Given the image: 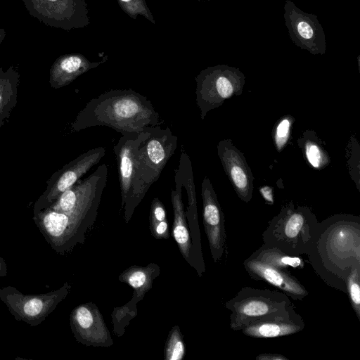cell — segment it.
Returning <instances> with one entry per match:
<instances>
[{"instance_id":"6da1fadb","label":"cell","mask_w":360,"mask_h":360,"mask_svg":"<svg viewBox=\"0 0 360 360\" xmlns=\"http://www.w3.org/2000/svg\"><path fill=\"white\" fill-rule=\"evenodd\" d=\"M307 256L326 285L346 293L347 274L360 266V217L335 214L319 222Z\"/></svg>"},{"instance_id":"7a4b0ae2","label":"cell","mask_w":360,"mask_h":360,"mask_svg":"<svg viewBox=\"0 0 360 360\" xmlns=\"http://www.w3.org/2000/svg\"><path fill=\"white\" fill-rule=\"evenodd\" d=\"M164 121L147 97L129 89L105 91L91 99L71 124L72 131L108 127L123 134L140 133Z\"/></svg>"},{"instance_id":"3957f363","label":"cell","mask_w":360,"mask_h":360,"mask_svg":"<svg viewBox=\"0 0 360 360\" xmlns=\"http://www.w3.org/2000/svg\"><path fill=\"white\" fill-rule=\"evenodd\" d=\"M101 198L77 207L69 212L46 208L33 214V220L44 239L57 253L63 255L83 244L92 227Z\"/></svg>"},{"instance_id":"277c9868","label":"cell","mask_w":360,"mask_h":360,"mask_svg":"<svg viewBox=\"0 0 360 360\" xmlns=\"http://www.w3.org/2000/svg\"><path fill=\"white\" fill-rule=\"evenodd\" d=\"M319 221L307 206L284 205L262 233L264 243L292 255H307L316 237Z\"/></svg>"},{"instance_id":"5b68a950","label":"cell","mask_w":360,"mask_h":360,"mask_svg":"<svg viewBox=\"0 0 360 360\" xmlns=\"http://www.w3.org/2000/svg\"><path fill=\"white\" fill-rule=\"evenodd\" d=\"M294 306L289 297L280 290L242 288L224 307L231 312L230 328L240 330L249 323L267 316L284 311Z\"/></svg>"},{"instance_id":"8992f818","label":"cell","mask_w":360,"mask_h":360,"mask_svg":"<svg viewBox=\"0 0 360 360\" xmlns=\"http://www.w3.org/2000/svg\"><path fill=\"white\" fill-rule=\"evenodd\" d=\"M195 80L196 104L203 120L208 112L226 100L242 94L245 76L238 68L217 65L201 70Z\"/></svg>"},{"instance_id":"52a82bcc","label":"cell","mask_w":360,"mask_h":360,"mask_svg":"<svg viewBox=\"0 0 360 360\" xmlns=\"http://www.w3.org/2000/svg\"><path fill=\"white\" fill-rule=\"evenodd\" d=\"M160 126L150 127L141 131L138 153L141 191L143 198L158 181L177 148V136L169 127L162 129Z\"/></svg>"},{"instance_id":"ba28073f","label":"cell","mask_w":360,"mask_h":360,"mask_svg":"<svg viewBox=\"0 0 360 360\" xmlns=\"http://www.w3.org/2000/svg\"><path fill=\"white\" fill-rule=\"evenodd\" d=\"M141 132L128 133L120 138L114 146L121 192V208L128 223L136 207L143 200L139 168L138 147Z\"/></svg>"},{"instance_id":"9c48e42d","label":"cell","mask_w":360,"mask_h":360,"mask_svg":"<svg viewBox=\"0 0 360 360\" xmlns=\"http://www.w3.org/2000/svg\"><path fill=\"white\" fill-rule=\"evenodd\" d=\"M71 285L65 282L60 288L40 294H25L13 286L0 288V300L16 321L37 326L55 310L70 293Z\"/></svg>"},{"instance_id":"30bf717a","label":"cell","mask_w":360,"mask_h":360,"mask_svg":"<svg viewBox=\"0 0 360 360\" xmlns=\"http://www.w3.org/2000/svg\"><path fill=\"white\" fill-rule=\"evenodd\" d=\"M29 13L47 26L66 31L90 23L86 0H22Z\"/></svg>"},{"instance_id":"8fae6325","label":"cell","mask_w":360,"mask_h":360,"mask_svg":"<svg viewBox=\"0 0 360 360\" xmlns=\"http://www.w3.org/2000/svg\"><path fill=\"white\" fill-rule=\"evenodd\" d=\"M105 148H91L65 165L47 181L45 191L33 207V214L49 207L58 198L73 186L105 156Z\"/></svg>"},{"instance_id":"7c38bea8","label":"cell","mask_w":360,"mask_h":360,"mask_svg":"<svg viewBox=\"0 0 360 360\" xmlns=\"http://www.w3.org/2000/svg\"><path fill=\"white\" fill-rule=\"evenodd\" d=\"M283 10L285 24L292 42L313 55L325 54L326 34L317 16L302 11L290 0H285Z\"/></svg>"},{"instance_id":"4fadbf2b","label":"cell","mask_w":360,"mask_h":360,"mask_svg":"<svg viewBox=\"0 0 360 360\" xmlns=\"http://www.w3.org/2000/svg\"><path fill=\"white\" fill-rule=\"evenodd\" d=\"M202 220L214 262H220L227 252L225 217L212 184L207 176L201 184Z\"/></svg>"},{"instance_id":"5bb4252c","label":"cell","mask_w":360,"mask_h":360,"mask_svg":"<svg viewBox=\"0 0 360 360\" xmlns=\"http://www.w3.org/2000/svg\"><path fill=\"white\" fill-rule=\"evenodd\" d=\"M75 339L86 346L108 347L113 340L97 306L94 302L79 304L70 317Z\"/></svg>"},{"instance_id":"9a60e30c","label":"cell","mask_w":360,"mask_h":360,"mask_svg":"<svg viewBox=\"0 0 360 360\" xmlns=\"http://www.w3.org/2000/svg\"><path fill=\"white\" fill-rule=\"evenodd\" d=\"M222 167L238 198L249 202L253 196L254 176L243 153L232 139L220 141L217 146Z\"/></svg>"},{"instance_id":"2e32d148","label":"cell","mask_w":360,"mask_h":360,"mask_svg":"<svg viewBox=\"0 0 360 360\" xmlns=\"http://www.w3.org/2000/svg\"><path fill=\"white\" fill-rule=\"evenodd\" d=\"M248 275L255 281H261L278 289L294 300H303L308 290L287 269H280L251 257L243 262Z\"/></svg>"},{"instance_id":"e0dca14e","label":"cell","mask_w":360,"mask_h":360,"mask_svg":"<svg viewBox=\"0 0 360 360\" xmlns=\"http://www.w3.org/2000/svg\"><path fill=\"white\" fill-rule=\"evenodd\" d=\"M305 327L304 319L292 306L288 309L255 321L240 330L254 338H274L293 335Z\"/></svg>"},{"instance_id":"ac0fdd59","label":"cell","mask_w":360,"mask_h":360,"mask_svg":"<svg viewBox=\"0 0 360 360\" xmlns=\"http://www.w3.org/2000/svg\"><path fill=\"white\" fill-rule=\"evenodd\" d=\"M175 187L171 191V201L173 210L172 236L179 247L184 259L190 266L198 271L186 212L182 200V183L179 173L175 169Z\"/></svg>"},{"instance_id":"d6986e66","label":"cell","mask_w":360,"mask_h":360,"mask_svg":"<svg viewBox=\"0 0 360 360\" xmlns=\"http://www.w3.org/2000/svg\"><path fill=\"white\" fill-rule=\"evenodd\" d=\"M107 58L105 56L101 61L91 62L81 53L62 55L50 68L49 84L55 89L68 86L79 76L103 63Z\"/></svg>"},{"instance_id":"ffe728a7","label":"cell","mask_w":360,"mask_h":360,"mask_svg":"<svg viewBox=\"0 0 360 360\" xmlns=\"http://www.w3.org/2000/svg\"><path fill=\"white\" fill-rule=\"evenodd\" d=\"M160 274V266L154 263L146 266L132 265L123 271L118 277L119 281L128 284L134 290L132 299L129 302L136 306L151 289L153 281Z\"/></svg>"},{"instance_id":"44dd1931","label":"cell","mask_w":360,"mask_h":360,"mask_svg":"<svg viewBox=\"0 0 360 360\" xmlns=\"http://www.w3.org/2000/svg\"><path fill=\"white\" fill-rule=\"evenodd\" d=\"M183 187L188 197V207L186 217L188 221V228L193 248L195 258L198 264V274L200 277L205 272V264L202 252L200 232L198 219L197 200L195 190L194 179L187 178L183 181Z\"/></svg>"},{"instance_id":"7402d4cb","label":"cell","mask_w":360,"mask_h":360,"mask_svg":"<svg viewBox=\"0 0 360 360\" xmlns=\"http://www.w3.org/2000/svg\"><path fill=\"white\" fill-rule=\"evenodd\" d=\"M20 73L10 65L6 70L0 67V128L9 120L18 103Z\"/></svg>"},{"instance_id":"603a6c76","label":"cell","mask_w":360,"mask_h":360,"mask_svg":"<svg viewBox=\"0 0 360 360\" xmlns=\"http://www.w3.org/2000/svg\"><path fill=\"white\" fill-rule=\"evenodd\" d=\"M303 157L309 165L317 170H321L330 163V158L321 139L313 130L303 131L297 140Z\"/></svg>"},{"instance_id":"cb8c5ba5","label":"cell","mask_w":360,"mask_h":360,"mask_svg":"<svg viewBox=\"0 0 360 360\" xmlns=\"http://www.w3.org/2000/svg\"><path fill=\"white\" fill-rule=\"evenodd\" d=\"M280 269L288 267L302 269L305 266L304 260L299 255H292L281 250L264 243L250 256Z\"/></svg>"},{"instance_id":"d4e9b609","label":"cell","mask_w":360,"mask_h":360,"mask_svg":"<svg viewBox=\"0 0 360 360\" xmlns=\"http://www.w3.org/2000/svg\"><path fill=\"white\" fill-rule=\"evenodd\" d=\"M186 354L184 336L179 326H174L169 331L164 348L165 360H181Z\"/></svg>"},{"instance_id":"484cf974","label":"cell","mask_w":360,"mask_h":360,"mask_svg":"<svg viewBox=\"0 0 360 360\" xmlns=\"http://www.w3.org/2000/svg\"><path fill=\"white\" fill-rule=\"evenodd\" d=\"M295 118L290 115L280 117L272 129V139L278 152H281L288 144L290 138Z\"/></svg>"},{"instance_id":"4316f807","label":"cell","mask_w":360,"mask_h":360,"mask_svg":"<svg viewBox=\"0 0 360 360\" xmlns=\"http://www.w3.org/2000/svg\"><path fill=\"white\" fill-rule=\"evenodd\" d=\"M346 293L358 320L360 321V266L352 267L347 274Z\"/></svg>"},{"instance_id":"83f0119b","label":"cell","mask_w":360,"mask_h":360,"mask_svg":"<svg viewBox=\"0 0 360 360\" xmlns=\"http://www.w3.org/2000/svg\"><path fill=\"white\" fill-rule=\"evenodd\" d=\"M117 1L122 10L131 18L135 20L139 15H141L153 24L155 23L146 0H117Z\"/></svg>"},{"instance_id":"f1b7e54d","label":"cell","mask_w":360,"mask_h":360,"mask_svg":"<svg viewBox=\"0 0 360 360\" xmlns=\"http://www.w3.org/2000/svg\"><path fill=\"white\" fill-rule=\"evenodd\" d=\"M346 156L349 174L359 191L360 146L354 136L349 139Z\"/></svg>"},{"instance_id":"f546056e","label":"cell","mask_w":360,"mask_h":360,"mask_svg":"<svg viewBox=\"0 0 360 360\" xmlns=\"http://www.w3.org/2000/svg\"><path fill=\"white\" fill-rule=\"evenodd\" d=\"M165 219H167V212L163 203L158 198H153L150 209L149 228Z\"/></svg>"},{"instance_id":"4dcf8cb0","label":"cell","mask_w":360,"mask_h":360,"mask_svg":"<svg viewBox=\"0 0 360 360\" xmlns=\"http://www.w3.org/2000/svg\"><path fill=\"white\" fill-rule=\"evenodd\" d=\"M153 236L156 239H167L169 231L167 219L160 221L150 228Z\"/></svg>"},{"instance_id":"1f68e13d","label":"cell","mask_w":360,"mask_h":360,"mask_svg":"<svg viewBox=\"0 0 360 360\" xmlns=\"http://www.w3.org/2000/svg\"><path fill=\"white\" fill-rule=\"evenodd\" d=\"M259 191L266 204L271 205H274V191L273 188L271 186H263L259 188Z\"/></svg>"},{"instance_id":"d6a6232c","label":"cell","mask_w":360,"mask_h":360,"mask_svg":"<svg viewBox=\"0 0 360 360\" xmlns=\"http://www.w3.org/2000/svg\"><path fill=\"white\" fill-rule=\"evenodd\" d=\"M256 360H289L283 354L275 353H262L255 357Z\"/></svg>"},{"instance_id":"836d02e7","label":"cell","mask_w":360,"mask_h":360,"mask_svg":"<svg viewBox=\"0 0 360 360\" xmlns=\"http://www.w3.org/2000/svg\"><path fill=\"white\" fill-rule=\"evenodd\" d=\"M7 275V264L4 259L0 257V277H5Z\"/></svg>"},{"instance_id":"e575fe53","label":"cell","mask_w":360,"mask_h":360,"mask_svg":"<svg viewBox=\"0 0 360 360\" xmlns=\"http://www.w3.org/2000/svg\"><path fill=\"white\" fill-rule=\"evenodd\" d=\"M6 30L4 28H0V45L4 41L5 37H6Z\"/></svg>"},{"instance_id":"d590c367","label":"cell","mask_w":360,"mask_h":360,"mask_svg":"<svg viewBox=\"0 0 360 360\" xmlns=\"http://www.w3.org/2000/svg\"><path fill=\"white\" fill-rule=\"evenodd\" d=\"M208 1H211V0H208Z\"/></svg>"}]
</instances>
